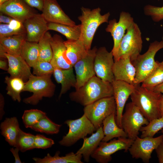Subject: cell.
Returning a JSON list of instances; mask_svg holds the SVG:
<instances>
[{
    "mask_svg": "<svg viewBox=\"0 0 163 163\" xmlns=\"http://www.w3.org/2000/svg\"><path fill=\"white\" fill-rule=\"evenodd\" d=\"M144 12L146 15L150 16L154 22H159L163 20V6L147 5L144 8Z\"/></svg>",
    "mask_w": 163,
    "mask_h": 163,
    "instance_id": "39",
    "label": "cell"
},
{
    "mask_svg": "<svg viewBox=\"0 0 163 163\" xmlns=\"http://www.w3.org/2000/svg\"><path fill=\"white\" fill-rule=\"evenodd\" d=\"M116 105V121L117 125L122 128L121 118L126 102L129 97L135 91L137 85L114 79L112 83Z\"/></svg>",
    "mask_w": 163,
    "mask_h": 163,
    "instance_id": "15",
    "label": "cell"
},
{
    "mask_svg": "<svg viewBox=\"0 0 163 163\" xmlns=\"http://www.w3.org/2000/svg\"><path fill=\"white\" fill-rule=\"evenodd\" d=\"M132 102L149 122L161 117L160 106L163 99L162 93L137 85L130 95Z\"/></svg>",
    "mask_w": 163,
    "mask_h": 163,
    "instance_id": "2",
    "label": "cell"
},
{
    "mask_svg": "<svg viewBox=\"0 0 163 163\" xmlns=\"http://www.w3.org/2000/svg\"><path fill=\"white\" fill-rule=\"evenodd\" d=\"M113 72L115 79L134 84L136 69L129 57L121 58L114 61Z\"/></svg>",
    "mask_w": 163,
    "mask_h": 163,
    "instance_id": "21",
    "label": "cell"
},
{
    "mask_svg": "<svg viewBox=\"0 0 163 163\" xmlns=\"http://www.w3.org/2000/svg\"><path fill=\"white\" fill-rule=\"evenodd\" d=\"M1 134L9 144L15 147L17 138L20 128L15 117L6 118L0 126Z\"/></svg>",
    "mask_w": 163,
    "mask_h": 163,
    "instance_id": "25",
    "label": "cell"
},
{
    "mask_svg": "<svg viewBox=\"0 0 163 163\" xmlns=\"http://www.w3.org/2000/svg\"><path fill=\"white\" fill-rule=\"evenodd\" d=\"M160 111L161 117H163V99L161 101L160 106Z\"/></svg>",
    "mask_w": 163,
    "mask_h": 163,
    "instance_id": "50",
    "label": "cell"
},
{
    "mask_svg": "<svg viewBox=\"0 0 163 163\" xmlns=\"http://www.w3.org/2000/svg\"><path fill=\"white\" fill-rule=\"evenodd\" d=\"M34 136L35 135L25 132L20 129L15 147L18 148L23 152L34 149Z\"/></svg>",
    "mask_w": 163,
    "mask_h": 163,
    "instance_id": "35",
    "label": "cell"
},
{
    "mask_svg": "<svg viewBox=\"0 0 163 163\" xmlns=\"http://www.w3.org/2000/svg\"><path fill=\"white\" fill-rule=\"evenodd\" d=\"M26 40V33L0 38V52L13 56L21 55L22 46Z\"/></svg>",
    "mask_w": 163,
    "mask_h": 163,
    "instance_id": "22",
    "label": "cell"
},
{
    "mask_svg": "<svg viewBox=\"0 0 163 163\" xmlns=\"http://www.w3.org/2000/svg\"><path fill=\"white\" fill-rule=\"evenodd\" d=\"M52 74L38 76L32 74L25 83L23 91L31 92L33 94L24 99L23 102L26 104L36 105L43 97H53L56 85L51 79Z\"/></svg>",
    "mask_w": 163,
    "mask_h": 163,
    "instance_id": "4",
    "label": "cell"
},
{
    "mask_svg": "<svg viewBox=\"0 0 163 163\" xmlns=\"http://www.w3.org/2000/svg\"><path fill=\"white\" fill-rule=\"evenodd\" d=\"M9 0H0V5Z\"/></svg>",
    "mask_w": 163,
    "mask_h": 163,
    "instance_id": "51",
    "label": "cell"
},
{
    "mask_svg": "<svg viewBox=\"0 0 163 163\" xmlns=\"http://www.w3.org/2000/svg\"><path fill=\"white\" fill-rule=\"evenodd\" d=\"M134 22L131 14L124 11L120 13L118 22L115 19L108 22L105 30L110 34L113 40V46L111 52L114 61L118 60V52L121 40L127 29Z\"/></svg>",
    "mask_w": 163,
    "mask_h": 163,
    "instance_id": "10",
    "label": "cell"
},
{
    "mask_svg": "<svg viewBox=\"0 0 163 163\" xmlns=\"http://www.w3.org/2000/svg\"><path fill=\"white\" fill-rule=\"evenodd\" d=\"M163 129V117L154 119L147 125L142 126L140 129L141 137H153L160 130Z\"/></svg>",
    "mask_w": 163,
    "mask_h": 163,
    "instance_id": "37",
    "label": "cell"
},
{
    "mask_svg": "<svg viewBox=\"0 0 163 163\" xmlns=\"http://www.w3.org/2000/svg\"><path fill=\"white\" fill-rule=\"evenodd\" d=\"M162 49L163 41L155 40L150 43L148 50L145 53L139 54L131 62L136 71L134 84L142 83L155 69L157 64V61L155 59V55Z\"/></svg>",
    "mask_w": 163,
    "mask_h": 163,
    "instance_id": "5",
    "label": "cell"
},
{
    "mask_svg": "<svg viewBox=\"0 0 163 163\" xmlns=\"http://www.w3.org/2000/svg\"><path fill=\"white\" fill-rule=\"evenodd\" d=\"M134 140L127 137H120L109 142L101 141L91 157L99 163H107L112 160L111 155L117 151L128 150Z\"/></svg>",
    "mask_w": 163,
    "mask_h": 163,
    "instance_id": "11",
    "label": "cell"
},
{
    "mask_svg": "<svg viewBox=\"0 0 163 163\" xmlns=\"http://www.w3.org/2000/svg\"><path fill=\"white\" fill-rule=\"evenodd\" d=\"M52 36L49 32H46L38 42L39 56V60L50 62L53 51L50 41Z\"/></svg>",
    "mask_w": 163,
    "mask_h": 163,
    "instance_id": "33",
    "label": "cell"
},
{
    "mask_svg": "<svg viewBox=\"0 0 163 163\" xmlns=\"http://www.w3.org/2000/svg\"><path fill=\"white\" fill-rule=\"evenodd\" d=\"M5 101L4 97L1 93L0 94V119L2 120L5 114L4 110Z\"/></svg>",
    "mask_w": 163,
    "mask_h": 163,
    "instance_id": "47",
    "label": "cell"
},
{
    "mask_svg": "<svg viewBox=\"0 0 163 163\" xmlns=\"http://www.w3.org/2000/svg\"><path fill=\"white\" fill-rule=\"evenodd\" d=\"M5 82L7 84V94L11 97L14 101L20 102V94L23 91L25 85L24 81L19 78L6 76Z\"/></svg>",
    "mask_w": 163,
    "mask_h": 163,
    "instance_id": "31",
    "label": "cell"
},
{
    "mask_svg": "<svg viewBox=\"0 0 163 163\" xmlns=\"http://www.w3.org/2000/svg\"><path fill=\"white\" fill-rule=\"evenodd\" d=\"M81 11L82 14L78 18L81 22L79 39L82 42L86 50H88L91 49L97 29L101 24L108 22L110 13L108 12L101 14V9L99 7L91 10L82 7Z\"/></svg>",
    "mask_w": 163,
    "mask_h": 163,
    "instance_id": "3",
    "label": "cell"
},
{
    "mask_svg": "<svg viewBox=\"0 0 163 163\" xmlns=\"http://www.w3.org/2000/svg\"><path fill=\"white\" fill-rule=\"evenodd\" d=\"M64 123L69 127V131L59 142L60 145L66 147L73 145L79 139H84L88 134H92L96 130L84 114L78 119L67 120Z\"/></svg>",
    "mask_w": 163,
    "mask_h": 163,
    "instance_id": "7",
    "label": "cell"
},
{
    "mask_svg": "<svg viewBox=\"0 0 163 163\" xmlns=\"http://www.w3.org/2000/svg\"><path fill=\"white\" fill-rule=\"evenodd\" d=\"M162 40L163 41V36L162 37Z\"/></svg>",
    "mask_w": 163,
    "mask_h": 163,
    "instance_id": "53",
    "label": "cell"
},
{
    "mask_svg": "<svg viewBox=\"0 0 163 163\" xmlns=\"http://www.w3.org/2000/svg\"><path fill=\"white\" fill-rule=\"evenodd\" d=\"M27 5L40 11H42L44 0H23Z\"/></svg>",
    "mask_w": 163,
    "mask_h": 163,
    "instance_id": "42",
    "label": "cell"
},
{
    "mask_svg": "<svg viewBox=\"0 0 163 163\" xmlns=\"http://www.w3.org/2000/svg\"><path fill=\"white\" fill-rule=\"evenodd\" d=\"M64 43L66 47L67 57L73 67L77 62L87 54L88 50L79 39L67 40L64 41Z\"/></svg>",
    "mask_w": 163,
    "mask_h": 163,
    "instance_id": "27",
    "label": "cell"
},
{
    "mask_svg": "<svg viewBox=\"0 0 163 163\" xmlns=\"http://www.w3.org/2000/svg\"><path fill=\"white\" fill-rule=\"evenodd\" d=\"M116 113H113L103 121L102 127L104 137L102 141L107 142L115 138L127 137L123 129L120 127L116 121Z\"/></svg>",
    "mask_w": 163,
    "mask_h": 163,
    "instance_id": "26",
    "label": "cell"
},
{
    "mask_svg": "<svg viewBox=\"0 0 163 163\" xmlns=\"http://www.w3.org/2000/svg\"><path fill=\"white\" fill-rule=\"evenodd\" d=\"M61 126V125L53 122L46 115L31 128L36 131L47 134H54L59 132Z\"/></svg>",
    "mask_w": 163,
    "mask_h": 163,
    "instance_id": "32",
    "label": "cell"
},
{
    "mask_svg": "<svg viewBox=\"0 0 163 163\" xmlns=\"http://www.w3.org/2000/svg\"></svg>",
    "mask_w": 163,
    "mask_h": 163,
    "instance_id": "54",
    "label": "cell"
},
{
    "mask_svg": "<svg viewBox=\"0 0 163 163\" xmlns=\"http://www.w3.org/2000/svg\"><path fill=\"white\" fill-rule=\"evenodd\" d=\"M149 123L138 108L132 102L126 105L125 111L122 117L121 126L127 138L135 140L138 136L141 128Z\"/></svg>",
    "mask_w": 163,
    "mask_h": 163,
    "instance_id": "9",
    "label": "cell"
},
{
    "mask_svg": "<svg viewBox=\"0 0 163 163\" xmlns=\"http://www.w3.org/2000/svg\"><path fill=\"white\" fill-rule=\"evenodd\" d=\"M61 37L56 34L52 37L50 43L53 56L50 63L54 69H68L73 67L66 55V47Z\"/></svg>",
    "mask_w": 163,
    "mask_h": 163,
    "instance_id": "20",
    "label": "cell"
},
{
    "mask_svg": "<svg viewBox=\"0 0 163 163\" xmlns=\"http://www.w3.org/2000/svg\"><path fill=\"white\" fill-rule=\"evenodd\" d=\"M4 58H1L0 60V68L5 71H8V65L7 62Z\"/></svg>",
    "mask_w": 163,
    "mask_h": 163,
    "instance_id": "48",
    "label": "cell"
},
{
    "mask_svg": "<svg viewBox=\"0 0 163 163\" xmlns=\"http://www.w3.org/2000/svg\"><path fill=\"white\" fill-rule=\"evenodd\" d=\"M48 22L42 14L36 13L23 23L26 30L27 40L38 42L48 30Z\"/></svg>",
    "mask_w": 163,
    "mask_h": 163,
    "instance_id": "17",
    "label": "cell"
},
{
    "mask_svg": "<svg viewBox=\"0 0 163 163\" xmlns=\"http://www.w3.org/2000/svg\"><path fill=\"white\" fill-rule=\"evenodd\" d=\"M112 83L95 75L75 91L70 93V100L85 106L101 98L113 96Z\"/></svg>",
    "mask_w": 163,
    "mask_h": 163,
    "instance_id": "1",
    "label": "cell"
},
{
    "mask_svg": "<svg viewBox=\"0 0 163 163\" xmlns=\"http://www.w3.org/2000/svg\"><path fill=\"white\" fill-rule=\"evenodd\" d=\"M13 19L11 17L0 12V23L9 24Z\"/></svg>",
    "mask_w": 163,
    "mask_h": 163,
    "instance_id": "45",
    "label": "cell"
},
{
    "mask_svg": "<svg viewBox=\"0 0 163 163\" xmlns=\"http://www.w3.org/2000/svg\"><path fill=\"white\" fill-rule=\"evenodd\" d=\"M161 133H162V135H163V129L162 130Z\"/></svg>",
    "mask_w": 163,
    "mask_h": 163,
    "instance_id": "52",
    "label": "cell"
},
{
    "mask_svg": "<svg viewBox=\"0 0 163 163\" xmlns=\"http://www.w3.org/2000/svg\"><path fill=\"white\" fill-rule=\"evenodd\" d=\"M142 43L141 30L134 22L127 29L121 40L118 52L119 59L128 57L131 62L133 61L140 54Z\"/></svg>",
    "mask_w": 163,
    "mask_h": 163,
    "instance_id": "8",
    "label": "cell"
},
{
    "mask_svg": "<svg viewBox=\"0 0 163 163\" xmlns=\"http://www.w3.org/2000/svg\"><path fill=\"white\" fill-rule=\"evenodd\" d=\"M97 48L96 46L88 51L87 54L74 65L76 74L77 90L90 79L96 75L94 62Z\"/></svg>",
    "mask_w": 163,
    "mask_h": 163,
    "instance_id": "14",
    "label": "cell"
},
{
    "mask_svg": "<svg viewBox=\"0 0 163 163\" xmlns=\"http://www.w3.org/2000/svg\"><path fill=\"white\" fill-rule=\"evenodd\" d=\"M10 27L15 30H19L25 28L23 23L13 19L8 24Z\"/></svg>",
    "mask_w": 163,
    "mask_h": 163,
    "instance_id": "43",
    "label": "cell"
},
{
    "mask_svg": "<svg viewBox=\"0 0 163 163\" xmlns=\"http://www.w3.org/2000/svg\"><path fill=\"white\" fill-rule=\"evenodd\" d=\"M25 33H26L25 28L15 30L10 27L8 24H0V38Z\"/></svg>",
    "mask_w": 163,
    "mask_h": 163,
    "instance_id": "41",
    "label": "cell"
},
{
    "mask_svg": "<svg viewBox=\"0 0 163 163\" xmlns=\"http://www.w3.org/2000/svg\"><path fill=\"white\" fill-rule=\"evenodd\" d=\"M42 12L41 14L48 22L75 25V22L64 12L57 0H44Z\"/></svg>",
    "mask_w": 163,
    "mask_h": 163,
    "instance_id": "19",
    "label": "cell"
},
{
    "mask_svg": "<svg viewBox=\"0 0 163 163\" xmlns=\"http://www.w3.org/2000/svg\"><path fill=\"white\" fill-rule=\"evenodd\" d=\"M60 152L57 151L53 156L49 153L43 158L34 157L33 160L36 163H83L82 161V155L75 153L73 152L69 153L65 156L59 155Z\"/></svg>",
    "mask_w": 163,
    "mask_h": 163,
    "instance_id": "28",
    "label": "cell"
},
{
    "mask_svg": "<svg viewBox=\"0 0 163 163\" xmlns=\"http://www.w3.org/2000/svg\"><path fill=\"white\" fill-rule=\"evenodd\" d=\"M163 141V135L156 137H139L134 140L128 150L133 158H140L146 163H149L152 154Z\"/></svg>",
    "mask_w": 163,
    "mask_h": 163,
    "instance_id": "12",
    "label": "cell"
},
{
    "mask_svg": "<svg viewBox=\"0 0 163 163\" xmlns=\"http://www.w3.org/2000/svg\"><path fill=\"white\" fill-rule=\"evenodd\" d=\"M104 137L102 127L101 126L90 137H85L83 139L82 145L76 153L82 155L84 161L88 162L90 157L97 148Z\"/></svg>",
    "mask_w": 163,
    "mask_h": 163,
    "instance_id": "23",
    "label": "cell"
},
{
    "mask_svg": "<svg viewBox=\"0 0 163 163\" xmlns=\"http://www.w3.org/2000/svg\"><path fill=\"white\" fill-rule=\"evenodd\" d=\"M49 30L59 32L65 36L67 40L79 39L81 33V24L70 25L66 24L48 22Z\"/></svg>",
    "mask_w": 163,
    "mask_h": 163,
    "instance_id": "30",
    "label": "cell"
},
{
    "mask_svg": "<svg viewBox=\"0 0 163 163\" xmlns=\"http://www.w3.org/2000/svg\"><path fill=\"white\" fill-rule=\"evenodd\" d=\"M0 58L7 59L8 73L12 77H18L27 82L32 74L30 67L21 56H13L0 52Z\"/></svg>",
    "mask_w": 163,
    "mask_h": 163,
    "instance_id": "18",
    "label": "cell"
},
{
    "mask_svg": "<svg viewBox=\"0 0 163 163\" xmlns=\"http://www.w3.org/2000/svg\"><path fill=\"white\" fill-rule=\"evenodd\" d=\"M0 11L22 23L37 13L23 0H9L0 5Z\"/></svg>",
    "mask_w": 163,
    "mask_h": 163,
    "instance_id": "16",
    "label": "cell"
},
{
    "mask_svg": "<svg viewBox=\"0 0 163 163\" xmlns=\"http://www.w3.org/2000/svg\"><path fill=\"white\" fill-rule=\"evenodd\" d=\"M152 90L159 93H163V82L154 87Z\"/></svg>",
    "mask_w": 163,
    "mask_h": 163,
    "instance_id": "49",
    "label": "cell"
},
{
    "mask_svg": "<svg viewBox=\"0 0 163 163\" xmlns=\"http://www.w3.org/2000/svg\"><path fill=\"white\" fill-rule=\"evenodd\" d=\"M163 82V61H157V65L152 72L142 83L141 86L149 89Z\"/></svg>",
    "mask_w": 163,
    "mask_h": 163,
    "instance_id": "34",
    "label": "cell"
},
{
    "mask_svg": "<svg viewBox=\"0 0 163 163\" xmlns=\"http://www.w3.org/2000/svg\"><path fill=\"white\" fill-rule=\"evenodd\" d=\"M10 151L12 152L15 159V163H21V161L19 155V150L17 147L15 148H12L10 149Z\"/></svg>",
    "mask_w": 163,
    "mask_h": 163,
    "instance_id": "46",
    "label": "cell"
},
{
    "mask_svg": "<svg viewBox=\"0 0 163 163\" xmlns=\"http://www.w3.org/2000/svg\"><path fill=\"white\" fill-rule=\"evenodd\" d=\"M114 60L111 52L105 47L97 49L94 62L96 76L103 80L112 83L114 79L113 68Z\"/></svg>",
    "mask_w": 163,
    "mask_h": 163,
    "instance_id": "13",
    "label": "cell"
},
{
    "mask_svg": "<svg viewBox=\"0 0 163 163\" xmlns=\"http://www.w3.org/2000/svg\"><path fill=\"white\" fill-rule=\"evenodd\" d=\"M159 163H163V141L155 149Z\"/></svg>",
    "mask_w": 163,
    "mask_h": 163,
    "instance_id": "44",
    "label": "cell"
},
{
    "mask_svg": "<svg viewBox=\"0 0 163 163\" xmlns=\"http://www.w3.org/2000/svg\"><path fill=\"white\" fill-rule=\"evenodd\" d=\"M46 115V113L42 110L31 109L25 110L22 118L25 127L31 128Z\"/></svg>",
    "mask_w": 163,
    "mask_h": 163,
    "instance_id": "36",
    "label": "cell"
},
{
    "mask_svg": "<svg viewBox=\"0 0 163 163\" xmlns=\"http://www.w3.org/2000/svg\"><path fill=\"white\" fill-rule=\"evenodd\" d=\"M54 144V140L51 138H47L41 134H38L35 135V148L46 149L51 147Z\"/></svg>",
    "mask_w": 163,
    "mask_h": 163,
    "instance_id": "40",
    "label": "cell"
},
{
    "mask_svg": "<svg viewBox=\"0 0 163 163\" xmlns=\"http://www.w3.org/2000/svg\"><path fill=\"white\" fill-rule=\"evenodd\" d=\"M84 114L94 126L96 130L101 126L103 120L113 113H116V105L113 96L104 97L84 106Z\"/></svg>",
    "mask_w": 163,
    "mask_h": 163,
    "instance_id": "6",
    "label": "cell"
},
{
    "mask_svg": "<svg viewBox=\"0 0 163 163\" xmlns=\"http://www.w3.org/2000/svg\"><path fill=\"white\" fill-rule=\"evenodd\" d=\"M33 75L38 76L53 74L54 68L50 62L38 60L32 67Z\"/></svg>",
    "mask_w": 163,
    "mask_h": 163,
    "instance_id": "38",
    "label": "cell"
},
{
    "mask_svg": "<svg viewBox=\"0 0 163 163\" xmlns=\"http://www.w3.org/2000/svg\"><path fill=\"white\" fill-rule=\"evenodd\" d=\"M53 74L56 82L61 86L59 99L71 88L75 87L76 80L73 67L68 69L55 68Z\"/></svg>",
    "mask_w": 163,
    "mask_h": 163,
    "instance_id": "24",
    "label": "cell"
},
{
    "mask_svg": "<svg viewBox=\"0 0 163 163\" xmlns=\"http://www.w3.org/2000/svg\"><path fill=\"white\" fill-rule=\"evenodd\" d=\"M20 55L28 65L33 67L39 59L38 42L25 41L22 46Z\"/></svg>",
    "mask_w": 163,
    "mask_h": 163,
    "instance_id": "29",
    "label": "cell"
}]
</instances>
